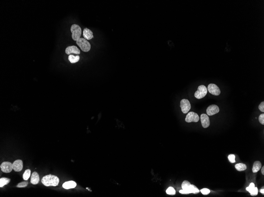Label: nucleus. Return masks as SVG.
<instances>
[{"instance_id":"obj_4","label":"nucleus","mask_w":264,"mask_h":197,"mask_svg":"<svg viewBox=\"0 0 264 197\" xmlns=\"http://www.w3.org/2000/svg\"><path fill=\"white\" fill-rule=\"evenodd\" d=\"M207 88L206 86L204 85H200L194 93V97L197 99H202L207 95Z\"/></svg>"},{"instance_id":"obj_18","label":"nucleus","mask_w":264,"mask_h":197,"mask_svg":"<svg viewBox=\"0 0 264 197\" xmlns=\"http://www.w3.org/2000/svg\"><path fill=\"white\" fill-rule=\"evenodd\" d=\"M235 167L238 171H243L247 169V166L243 163H238L235 165Z\"/></svg>"},{"instance_id":"obj_10","label":"nucleus","mask_w":264,"mask_h":197,"mask_svg":"<svg viewBox=\"0 0 264 197\" xmlns=\"http://www.w3.org/2000/svg\"><path fill=\"white\" fill-rule=\"evenodd\" d=\"M200 120L202 125L204 128H207L210 126V119L207 114H202L200 116Z\"/></svg>"},{"instance_id":"obj_9","label":"nucleus","mask_w":264,"mask_h":197,"mask_svg":"<svg viewBox=\"0 0 264 197\" xmlns=\"http://www.w3.org/2000/svg\"><path fill=\"white\" fill-rule=\"evenodd\" d=\"M219 109L216 105H212L209 106L207 109V114L209 116H212L219 112Z\"/></svg>"},{"instance_id":"obj_11","label":"nucleus","mask_w":264,"mask_h":197,"mask_svg":"<svg viewBox=\"0 0 264 197\" xmlns=\"http://www.w3.org/2000/svg\"><path fill=\"white\" fill-rule=\"evenodd\" d=\"M13 169L15 171H20L22 170L23 168V161L21 160H17L12 164Z\"/></svg>"},{"instance_id":"obj_24","label":"nucleus","mask_w":264,"mask_h":197,"mask_svg":"<svg viewBox=\"0 0 264 197\" xmlns=\"http://www.w3.org/2000/svg\"><path fill=\"white\" fill-rule=\"evenodd\" d=\"M28 185V182L26 181L22 182L21 183H19L16 186L17 188H25Z\"/></svg>"},{"instance_id":"obj_14","label":"nucleus","mask_w":264,"mask_h":197,"mask_svg":"<svg viewBox=\"0 0 264 197\" xmlns=\"http://www.w3.org/2000/svg\"><path fill=\"white\" fill-rule=\"evenodd\" d=\"M40 181V178L38 174L36 171H34L31 175V183L33 184H36L38 183Z\"/></svg>"},{"instance_id":"obj_20","label":"nucleus","mask_w":264,"mask_h":197,"mask_svg":"<svg viewBox=\"0 0 264 197\" xmlns=\"http://www.w3.org/2000/svg\"><path fill=\"white\" fill-rule=\"evenodd\" d=\"M11 181V179L6 178H1L0 179V187L8 184Z\"/></svg>"},{"instance_id":"obj_7","label":"nucleus","mask_w":264,"mask_h":197,"mask_svg":"<svg viewBox=\"0 0 264 197\" xmlns=\"http://www.w3.org/2000/svg\"><path fill=\"white\" fill-rule=\"evenodd\" d=\"M210 93L215 96H219L221 93L220 90L216 85L210 84L208 85V89Z\"/></svg>"},{"instance_id":"obj_23","label":"nucleus","mask_w":264,"mask_h":197,"mask_svg":"<svg viewBox=\"0 0 264 197\" xmlns=\"http://www.w3.org/2000/svg\"><path fill=\"white\" fill-rule=\"evenodd\" d=\"M167 194L170 195H174L175 194V191L172 187H169L167 190H166Z\"/></svg>"},{"instance_id":"obj_33","label":"nucleus","mask_w":264,"mask_h":197,"mask_svg":"<svg viewBox=\"0 0 264 197\" xmlns=\"http://www.w3.org/2000/svg\"><path fill=\"white\" fill-rule=\"evenodd\" d=\"M260 192H261V193H262V194L264 195V189H261V190H260Z\"/></svg>"},{"instance_id":"obj_16","label":"nucleus","mask_w":264,"mask_h":197,"mask_svg":"<svg viewBox=\"0 0 264 197\" xmlns=\"http://www.w3.org/2000/svg\"><path fill=\"white\" fill-rule=\"evenodd\" d=\"M262 167V164L260 161H255L253 165L252 171L254 173L257 172Z\"/></svg>"},{"instance_id":"obj_26","label":"nucleus","mask_w":264,"mask_h":197,"mask_svg":"<svg viewBox=\"0 0 264 197\" xmlns=\"http://www.w3.org/2000/svg\"><path fill=\"white\" fill-rule=\"evenodd\" d=\"M258 189L255 187L252 190H251L250 193L251 195L252 196H256L258 194Z\"/></svg>"},{"instance_id":"obj_12","label":"nucleus","mask_w":264,"mask_h":197,"mask_svg":"<svg viewBox=\"0 0 264 197\" xmlns=\"http://www.w3.org/2000/svg\"><path fill=\"white\" fill-rule=\"evenodd\" d=\"M65 52L67 54H74L79 55L80 54V51L77 47L75 46H71L68 47L66 49Z\"/></svg>"},{"instance_id":"obj_30","label":"nucleus","mask_w":264,"mask_h":197,"mask_svg":"<svg viewBox=\"0 0 264 197\" xmlns=\"http://www.w3.org/2000/svg\"><path fill=\"white\" fill-rule=\"evenodd\" d=\"M258 108L261 112H264V102H262L260 105H259Z\"/></svg>"},{"instance_id":"obj_15","label":"nucleus","mask_w":264,"mask_h":197,"mask_svg":"<svg viewBox=\"0 0 264 197\" xmlns=\"http://www.w3.org/2000/svg\"><path fill=\"white\" fill-rule=\"evenodd\" d=\"M76 186V183L73 181H69L66 182L63 184V188L66 189H73L75 188Z\"/></svg>"},{"instance_id":"obj_17","label":"nucleus","mask_w":264,"mask_h":197,"mask_svg":"<svg viewBox=\"0 0 264 197\" xmlns=\"http://www.w3.org/2000/svg\"><path fill=\"white\" fill-rule=\"evenodd\" d=\"M188 194L191 193H193L194 194H198L199 192L200 191L198 188L196 186L193 184H191L189 188L187 190Z\"/></svg>"},{"instance_id":"obj_31","label":"nucleus","mask_w":264,"mask_h":197,"mask_svg":"<svg viewBox=\"0 0 264 197\" xmlns=\"http://www.w3.org/2000/svg\"><path fill=\"white\" fill-rule=\"evenodd\" d=\"M180 193L182 194H188V191L185 190H180L179 191Z\"/></svg>"},{"instance_id":"obj_6","label":"nucleus","mask_w":264,"mask_h":197,"mask_svg":"<svg viewBox=\"0 0 264 197\" xmlns=\"http://www.w3.org/2000/svg\"><path fill=\"white\" fill-rule=\"evenodd\" d=\"M199 119V115L197 113L190 112L188 113L186 117L185 120L186 122L190 123L191 122H198Z\"/></svg>"},{"instance_id":"obj_8","label":"nucleus","mask_w":264,"mask_h":197,"mask_svg":"<svg viewBox=\"0 0 264 197\" xmlns=\"http://www.w3.org/2000/svg\"><path fill=\"white\" fill-rule=\"evenodd\" d=\"M0 167L2 171L5 173L11 172L13 169L12 164L9 162H4Z\"/></svg>"},{"instance_id":"obj_3","label":"nucleus","mask_w":264,"mask_h":197,"mask_svg":"<svg viewBox=\"0 0 264 197\" xmlns=\"http://www.w3.org/2000/svg\"><path fill=\"white\" fill-rule=\"evenodd\" d=\"M76 44L83 51L87 52L90 51L91 49L90 44L84 38H80L76 41Z\"/></svg>"},{"instance_id":"obj_1","label":"nucleus","mask_w":264,"mask_h":197,"mask_svg":"<svg viewBox=\"0 0 264 197\" xmlns=\"http://www.w3.org/2000/svg\"><path fill=\"white\" fill-rule=\"evenodd\" d=\"M41 182L46 187H55L58 185L60 179L56 176L49 174L44 176L42 179Z\"/></svg>"},{"instance_id":"obj_21","label":"nucleus","mask_w":264,"mask_h":197,"mask_svg":"<svg viewBox=\"0 0 264 197\" xmlns=\"http://www.w3.org/2000/svg\"><path fill=\"white\" fill-rule=\"evenodd\" d=\"M31 171L29 169H27L25 171L23 176V178L24 180L27 181L29 179L31 176Z\"/></svg>"},{"instance_id":"obj_29","label":"nucleus","mask_w":264,"mask_h":197,"mask_svg":"<svg viewBox=\"0 0 264 197\" xmlns=\"http://www.w3.org/2000/svg\"><path fill=\"white\" fill-rule=\"evenodd\" d=\"M259 121L262 124H264V114H260L259 118Z\"/></svg>"},{"instance_id":"obj_19","label":"nucleus","mask_w":264,"mask_h":197,"mask_svg":"<svg viewBox=\"0 0 264 197\" xmlns=\"http://www.w3.org/2000/svg\"><path fill=\"white\" fill-rule=\"evenodd\" d=\"M69 60L71 63H76L79 60L80 56L78 55L74 56L73 55H70L69 56Z\"/></svg>"},{"instance_id":"obj_13","label":"nucleus","mask_w":264,"mask_h":197,"mask_svg":"<svg viewBox=\"0 0 264 197\" xmlns=\"http://www.w3.org/2000/svg\"><path fill=\"white\" fill-rule=\"evenodd\" d=\"M83 36L86 40H90L93 38V32L87 28H85L83 31Z\"/></svg>"},{"instance_id":"obj_32","label":"nucleus","mask_w":264,"mask_h":197,"mask_svg":"<svg viewBox=\"0 0 264 197\" xmlns=\"http://www.w3.org/2000/svg\"><path fill=\"white\" fill-rule=\"evenodd\" d=\"M261 173L262 174L264 175V166H263L262 168L261 169Z\"/></svg>"},{"instance_id":"obj_28","label":"nucleus","mask_w":264,"mask_h":197,"mask_svg":"<svg viewBox=\"0 0 264 197\" xmlns=\"http://www.w3.org/2000/svg\"><path fill=\"white\" fill-rule=\"evenodd\" d=\"M200 191L201 192V193L203 195H207L208 194L210 193V191L208 189H202L200 190Z\"/></svg>"},{"instance_id":"obj_27","label":"nucleus","mask_w":264,"mask_h":197,"mask_svg":"<svg viewBox=\"0 0 264 197\" xmlns=\"http://www.w3.org/2000/svg\"><path fill=\"white\" fill-rule=\"evenodd\" d=\"M255 187V184H254L253 183H250V185H249L248 187L246 188V189L247 191H248L249 192H250L251 191V190H252Z\"/></svg>"},{"instance_id":"obj_25","label":"nucleus","mask_w":264,"mask_h":197,"mask_svg":"<svg viewBox=\"0 0 264 197\" xmlns=\"http://www.w3.org/2000/svg\"><path fill=\"white\" fill-rule=\"evenodd\" d=\"M235 156L233 154H230L228 156V159L231 163H235Z\"/></svg>"},{"instance_id":"obj_5","label":"nucleus","mask_w":264,"mask_h":197,"mask_svg":"<svg viewBox=\"0 0 264 197\" xmlns=\"http://www.w3.org/2000/svg\"><path fill=\"white\" fill-rule=\"evenodd\" d=\"M180 107L182 112L183 113L186 114L188 113L191 108V105L188 100L183 99L181 101Z\"/></svg>"},{"instance_id":"obj_2","label":"nucleus","mask_w":264,"mask_h":197,"mask_svg":"<svg viewBox=\"0 0 264 197\" xmlns=\"http://www.w3.org/2000/svg\"><path fill=\"white\" fill-rule=\"evenodd\" d=\"M71 30L72 33V37L73 40L77 41L80 38L82 34V29L79 25L76 24L72 25L71 27Z\"/></svg>"},{"instance_id":"obj_22","label":"nucleus","mask_w":264,"mask_h":197,"mask_svg":"<svg viewBox=\"0 0 264 197\" xmlns=\"http://www.w3.org/2000/svg\"><path fill=\"white\" fill-rule=\"evenodd\" d=\"M191 184V183L189 182L188 181H186V180L185 181H184L182 183V189L183 190H187L189 188Z\"/></svg>"}]
</instances>
